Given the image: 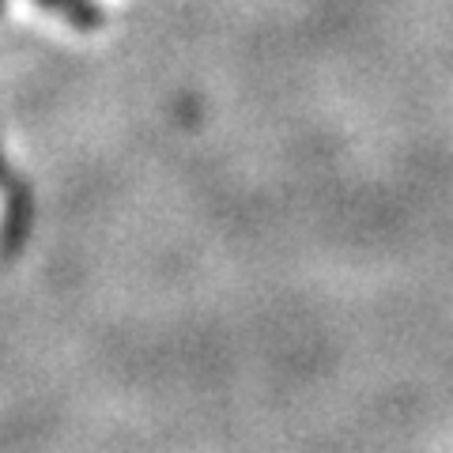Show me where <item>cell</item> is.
<instances>
[{
	"label": "cell",
	"instance_id": "2",
	"mask_svg": "<svg viewBox=\"0 0 453 453\" xmlns=\"http://www.w3.org/2000/svg\"><path fill=\"white\" fill-rule=\"evenodd\" d=\"M0 16H4V0H0Z\"/></svg>",
	"mask_w": 453,
	"mask_h": 453
},
{
	"label": "cell",
	"instance_id": "1",
	"mask_svg": "<svg viewBox=\"0 0 453 453\" xmlns=\"http://www.w3.org/2000/svg\"><path fill=\"white\" fill-rule=\"evenodd\" d=\"M38 4H46L50 12H61V16L80 27V31H95L98 23H103V12H98L91 0H38Z\"/></svg>",
	"mask_w": 453,
	"mask_h": 453
},
{
	"label": "cell",
	"instance_id": "3",
	"mask_svg": "<svg viewBox=\"0 0 453 453\" xmlns=\"http://www.w3.org/2000/svg\"><path fill=\"white\" fill-rule=\"evenodd\" d=\"M0 178H4V163H0Z\"/></svg>",
	"mask_w": 453,
	"mask_h": 453
}]
</instances>
